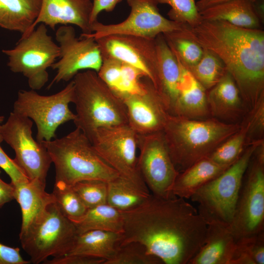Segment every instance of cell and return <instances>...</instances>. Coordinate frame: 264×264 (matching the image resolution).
I'll use <instances>...</instances> for the list:
<instances>
[{
    "instance_id": "cell-46",
    "label": "cell",
    "mask_w": 264,
    "mask_h": 264,
    "mask_svg": "<svg viewBox=\"0 0 264 264\" xmlns=\"http://www.w3.org/2000/svg\"><path fill=\"white\" fill-rule=\"evenodd\" d=\"M4 116H0V124H1L4 120Z\"/></svg>"
},
{
    "instance_id": "cell-19",
    "label": "cell",
    "mask_w": 264,
    "mask_h": 264,
    "mask_svg": "<svg viewBox=\"0 0 264 264\" xmlns=\"http://www.w3.org/2000/svg\"><path fill=\"white\" fill-rule=\"evenodd\" d=\"M210 116L228 123H239L249 111L232 76L227 72L222 79L207 91Z\"/></svg>"
},
{
    "instance_id": "cell-4",
    "label": "cell",
    "mask_w": 264,
    "mask_h": 264,
    "mask_svg": "<svg viewBox=\"0 0 264 264\" xmlns=\"http://www.w3.org/2000/svg\"><path fill=\"white\" fill-rule=\"evenodd\" d=\"M73 121L89 139L99 128L128 124L122 99L99 77L97 72L86 70L73 78Z\"/></svg>"
},
{
    "instance_id": "cell-3",
    "label": "cell",
    "mask_w": 264,
    "mask_h": 264,
    "mask_svg": "<svg viewBox=\"0 0 264 264\" xmlns=\"http://www.w3.org/2000/svg\"><path fill=\"white\" fill-rule=\"evenodd\" d=\"M240 127L213 117L192 119L170 114L162 132L172 160L181 173L209 157Z\"/></svg>"
},
{
    "instance_id": "cell-26",
    "label": "cell",
    "mask_w": 264,
    "mask_h": 264,
    "mask_svg": "<svg viewBox=\"0 0 264 264\" xmlns=\"http://www.w3.org/2000/svg\"><path fill=\"white\" fill-rule=\"evenodd\" d=\"M41 0H0V27L18 32H31L40 10Z\"/></svg>"
},
{
    "instance_id": "cell-37",
    "label": "cell",
    "mask_w": 264,
    "mask_h": 264,
    "mask_svg": "<svg viewBox=\"0 0 264 264\" xmlns=\"http://www.w3.org/2000/svg\"><path fill=\"white\" fill-rule=\"evenodd\" d=\"M88 208L107 203L108 182L97 179L79 181L72 186Z\"/></svg>"
},
{
    "instance_id": "cell-17",
    "label": "cell",
    "mask_w": 264,
    "mask_h": 264,
    "mask_svg": "<svg viewBox=\"0 0 264 264\" xmlns=\"http://www.w3.org/2000/svg\"><path fill=\"white\" fill-rule=\"evenodd\" d=\"M143 81L142 93L120 97L125 106L128 125L141 135L162 131L170 114L151 81L147 77Z\"/></svg>"
},
{
    "instance_id": "cell-18",
    "label": "cell",
    "mask_w": 264,
    "mask_h": 264,
    "mask_svg": "<svg viewBox=\"0 0 264 264\" xmlns=\"http://www.w3.org/2000/svg\"><path fill=\"white\" fill-rule=\"evenodd\" d=\"M92 6V0H41L31 31L37 25L43 23L52 30L59 24L75 25L82 30L81 34H90Z\"/></svg>"
},
{
    "instance_id": "cell-34",
    "label": "cell",
    "mask_w": 264,
    "mask_h": 264,
    "mask_svg": "<svg viewBox=\"0 0 264 264\" xmlns=\"http://www.w3.org/2000/svg\"><path fill=\"white\" fill-rule=\"evenodd\" d=\"M230 264H264V232L237 240Z\"/></svg>"
},
{
    "instance_id": "cell-16",
    "label": "cell",
    "mask_w": 264,
    "mask_h": 264,
    "mask_svg": "<svg viewBox=\"0 0 264 264\" xmlns=\"http://www.w3.org/2000/svg\"><path fill=\"white\" fill-rule=\"evenodd\" d=\"M95 40L103 58L116 59L138 68L155 87L158 60L154 39L115 34Z\"/></svg>"
},
{
    "instance_id": "cell-10",
    "label": "cell",
    "mask_w": 264,
    "mask_h": 264,
    "mask_svg": "<svg viewBox=\"0 0 264 264\" xmlns=\"http://www.w3.org/2000/svg\"><path fill=\"white\" fill-rule=\"evenodd\" d=\"M73 80L62 90L50 95H42L35 90H20L13 111L33 120L37 127L36 140L41 143L56 138V131L61 125L76 117L69 109L73 103Z\"/></svg>"
},
{
    "instance_id": "cell-28",
    "label": "cell",
    "mask_w": 264,
    "mask_h": 264,
    "mask_svg": "<svg viewBox=\"0 0 264 264\" xmlns=\"http://www.w3.org/2000/svg\"><path fill=\"white\" fill-rule=\"evenodd\" d=\"M71 221L77 234L92 230L123 232L121 212L108 203L88 208L82 216Z\"/></svg>"
},
{
    "instance_id": "cell-27",
    "label": "cell",
    "mask_w": 264,
    "mask_h": 264,
    "mask_svg": "<svg viewBox=\"0 0 264 264\" xmlns=\"http://www.w3.org/2000/svg\"><path fill=\"white\" fill-rule=\"evenodd\" d=\"M229 167L219 165L208 157L201 159L179 173L172 193L177 197L190 198L197 190L222 173Z\"/></svg>"
},
{
    "instance_id": "cell-14",
    "label": "cell",
    "mask_w": 264,
    "mask_h": 264,
    "mask_svg": "<svg viewBox=\"0 0 264 264\" xmlns=\"http://www.w3.org/2000/svg\"><path fill=\"white\" fill-rule=\"evenodd\" d=\"M137 168L152 194L162 198L175 197L172 193L179 174L171 158L162 131L137 134Z\"/></svg>"
},
{
    "instance_id": "cell-35",
    "label": "cell",
    "mask_w": 264,
    "mask_h": 264,
    "mask_svg": "<svg viewBox=\"0 0 264 264\" xmlns=\"http://www.w3.org/2000/svg\"><path fill=\"white\" fill-rule=\"evenodd\" d=\"M158 257L151 254L146 247L137 242L120 244L115 254L104 264H162Z\"/></svg>"
},
{
    "instance_id": "cell-39",
    "label": "cell",
    "mask_w": 264,
    "mask_h": 264,
    "mask_svg": "<svg viewBox=\"0 0 264 264\" xmlns=\"http://www.w3.org/2000/svg\"><path fill=\"white\" fill-rule=\"evenodd\" d=\"M122 62L113 58H103L97 72L99 77L116 93L122 81Z\"/></svg>"
},
{
    "instance_id": "cell-29",
    "label": "cell",
    "mask_w": 264,
    "mask_h": 264,
    "mask_svg": "<svg viewBox=\"0 0 264 264\" xmlns=\"http://www.w3.org/2000/svg\"><path fill=\"white\" fill-rule=\"evenodd\" d=\"M150 195L149 190L120 176L108 182L107 203L121 212L139 206Z\"/></svg>"
},
{
    "instance_id": "cell-2",
    "label": "cell",
    "mask_w": 264,
    "mask_h": 264,
    "mask_svg": "<svg viewBox=\"0 0 264 264\" xmlns=\"http://www.w3.org/2000/svg\"><path fill=\"white\" fill-rule=\"evenodd\" d=\"M191 31L203 48L221 61L247 109L251 110L264 95V31L202 20Z\"/></svg>"
},
{
    "instance_id": "cell-13",
    "label": "cell",
    "mask_w": 264,
    "mask_h": 264,
    "mask_svg": "<svg viewBox=\"0 0 264 264\" xmlns=\"http://www.w3.org/2000/svg\"><path fill=\"white\" fill-rule=\"evenodd\" d=\"M131 11L123 21L104 24L97 21L91 25V33L81 34L98 39L110 35H126L154 39L161 34L183 29L188 26L161 15L155 0H127Z\"/></svg>"
},
{
    "instance_id": "cell-20",
    "label": "cell",
    "mask_w": 264,
    "mask_h": 264,
    "mask_svg": "<svg viewBox=\"0 0 264 264\" xmlns=\"http://www.w3.org/2000/svg\"><path fill=\"white\" fill-rule=\"evenodd\" d=\"M206 222L205 242L189 264H230L236 241L230 225L215 220Z\"/></svg>"
},
{
    "instance_id": "cell-22",
    "label": "cell",
    "mask_w": 264,
    "mask_h": 264,
    "mask_svg": "<svg viewBox=\"0 0 264 264\" xmlns=\"http://www.w3.org/2000/svg\"><path fill=\"white\" fill-rule=\"evenodd\" d=\"M154 40L158 60L155 88L169 112L172 114L178 93L179 65L162 34L158 35Z\"/></svg>"
},
{
    "instance_id": "cell-24",
    "label": "cell",
    "mask_w": 264,
    "mask_h": 264,
    "mask_svg": "<svg viewBox=\"0 0 264 264\" xmlns=\"http://www.w3.org/2000/svg\"><path fill=\"white\" fill-rule=\"evenodd\" d=\"M13 186L14 199L21 209L20 232H22L49 204L55 202V199L52 193L46 192V184L37 179L28 180Z\"/></svg>"
},
{
    "instance_id": "cell-47",
    "label": "cell",
    "mask_w": 264,
    "mask_h": 264,
    "mask_svg": "<svg viewBox=\"0 0 264 264\" xmlns=\"http://www.w3.org/2000/svg\"><path fill=\"white\" fill-rule=\"evenodd\" d=\"M252 1H264V0H252Z\"/></svg>"
},
{
    "instance_id": "cell-40",
    "label": "cell",
    "mask_w": 264,
    "mask_h": 264,
    "mask_svg": "<svg viewBox=\"0 0 264 264\" xmlns=\"http://www.w3.org/2000/svg\"><path fill=\"white\" fill-rule=\"evenodd\" d=\"M0 124V144L3 141L1 133ZM0 167L8 175L11 183L16 185L28 181L29 179L22 171L16 164L14 159L10 158L2 150L0 145Z\"/></svg>"
},
{
    "instance_id": "cell-36",
    "label": "cell",
    "mask_w": 264,
    "mask_h": 264,
    "mask_svg": "<svg viewBox=\"0 0 264 264\" xmlns=\"http://www.w3.org/2000/svg\"><path fill=\"white\" fill-rule=\"evenodd\" d=\"M158 4H167L171 9L168 13L169 19L185 24L191 28L202 21L195 0H155Z\"/></svg>"
},
{
    "instance_id": "cell-38",
    "label": "cell",
    "mask_w": 264,
    "mask_h": 264,
    "mask_svg": "<svg viewBox=\"0 0 264 264\" xmlns=\"http://www.w3.org/2000/svg\"><path fill=\"white\" fill-rule=\"evenodd\" d=\"M246 115L249 123L246 140L247 146L255 142L264 140V95L260 98Z\"/></svg>"
},
{
    "instance_id": "cell-25",
    "label": "cell",
    "mask_w": 264,
    "mask_h": 264,
    "mask_svg": "<svg viewBox=\"0 0 264 264\" xmlns=\"http://www.w3.org/2000/svg\"><path fill=\"white\" fill-rule=\"evenodd\" d=\"M202 20L223 21L247 28L261 29L263 21L252 0H231L199 12Z\"/></svg>"
},
{
    "instance_id": "cell-15",
    "label": "cell",
    "mask_w": 264,
    "mask_h": 264,
    "mask_svg": "<svg viewBox=\"0 0 264 264\" xmlns=\"http://www.w3.org/2000/svg\"><path fill=\"white\" fill-rule=\"evenodd\" d=\"M81 37L76 36L75 29L70 25H61L57 29L55 39L59 44V60L51 67L56 70V74L48 89L54 84L69 81L81 70H99L103 58L98 44L93 37Z\"/></svg>"
},
{
    "instance_id": "cell-45",
    "label": "cell",
    "mask_w": 264,
    "mask_h": 264,
    "mask_svg": "<svg viewBox=\"0 0 264 264\" xmlns=\"http://www.w3.org/2000/svg\"><path fill=\"white\" fill-rule=\"evenodd\" d=\"M231 0H198L196 2L197 9L200 12L206 9Z\"/></svg>"
},
{
    "instance_id": "cell-41",
    "label": "cell",
    "mask_w": 264,
    "mask_h": 264,
    "mask_svg": "<svg viewBox=\"0 0 264 264\" xmlns=\"http://www.w3.org/2000/svg\"><path fill=\"white\" fill-rule=\"evenodd\" d=\"M105 260L99 258L80 255H63L54 257L51 260H46L45 264H104Z\"/></svg>"
},
{
    "instance_id": "cell-1",
    "label": "cell",
    "mask_w": 264,
    "mask_h": 264,
    "mask_svg": "<svg viewBox=\"0 0 264 264\" xmlns=\"http://www.w3.org/2000/svg\"><path fill=\"white\" fill-rule=\"evenodd\" d=\"M121 213L120 244L140 242L163 264H189L205 242L207 223L184 198L151 194L142 204Z\"/></svg>"
},
{
    "instance_id": "cell-30",
    "label": "cell",
    "mask_w": 264,
    "mask_h": 264,
    "mask_svg": "<svg viewBox=\"0 0 264 264\" xmlns=\"http://www.w3.org/2000/svg\"><path fill=\"white\" fill-rule=\"evenodd\" d=\"M163 35L171 49L185 66L195 65L201 59L203 48L193 37L190 27Z\"/></svg>"
},
{
    "instance_id": "cell-6",
    "label": "cell",
    "mask_w": 264,
    "mask_h": 264,
    "mask_svg": "<svg viewBox=\"0 0 264 264\" xmlns=\"http://www.w3.org/2000/svg\"><path fill=\"white\" fill-rule=\"evenodd\" d=\"M264 140L247 146L240 157L219 176L191 197L198 204V212L206 221L215 220L230 225L244 174L250 159Z\"/></svg>"
},
{
    "instance_id": "cell-8",
    "label": "cell",
    "mask_w": 264,
    "mask_h": 264,
    "mask_svg": "<svg viewBox=\"0 0 264 264\" xmlns=\"http://www.w3.org/2000/svg\"><path fill=\"white\" fill-rule=\"evenodd\" d=\"M230 228L236 241L264 232V142L244 174Z\"/></svg>"
},
{
    "instance_id": "cell-5",
    "label": "cell",
    "mask_w": 264,
    "mask_h": 264,
    "mask_svg": "<svg viewBox=\"0 0 264 264\" xmlns=\"http://www.w3.org/2000/svg\"><path fill=\"white\" fill-rule=\"evenodd\" d=\"M42 143L55 168V182L69 186L83 180L109 182L120 175L98 154L86 135L76 129L67 135Z\"/></svg>"
},
{
    "instance_id": "cell-23",
    "label": "cell",
    "mask_w": 264,
    "mask_h": 264,
    "mask_svg": "<svg viewBox=\"0 0 264 264\" xmlns=\"http://www.w3.org/2000/svg\"><path fill=\"white\" fill-rule=\"evenodd\" d=\"M123 237V233L89 230L75 236L65 255L88 256L103 259L106 261L115 254Z\"/></svg>"
},
{
    "instance_id": "cell-12",
    "label": "cell",
    "mask_w": 264,
    "mask_h": 264,
    "mask_svg": "<svg viewBox=\"0 0 264 264\" xmlns=\"http://www.w3.org/2000/svg\"><path fill=\"white\" fill-rule=\"evenodd\" d=\"M32 126L31 119L12 111L6 122L0 125V131L3 141L15 153V162L28 179L46 184L52 162L44 145L33 138Z\"/></svg>"
},
{
    "instance_id": "cell-11",
    "label": "cell",
    "mask_w": 264,
    "mask_h": 264,
    "mask_svg": "<svg viewBox=\"0 0 264 264\" xmlns=\"http://www.w3.org/2000/svg\"><path fill=\"white\" fill-rule=\"evenodd\" d=\"M89 140L100 157L120 176L149 190L137 168V134L128 124L99 128Z\"/></svg>"
},
{
    "instance_id": "cell-7",
    "label": "cell",
    "mask_w": 264,
    "mask_h": 264,
    "mask_svg": "<svg viewBox=\"0 0 264 264\" xmlns=\"http://www.w3.org/2000/svg\"><path fill=\"white\" fill-rule=\"evenodd\" d=\"M76 235L72 222L53 202L25 230L20 232L19 238L30 262L38 264L50 256L65 255Z\"/></svg>"
},
{
    "instance_id": "cell-31",
    "label": "cell",
    "mask_w": 264,
    "mask_h": 264,
    "mask_svg": "<svg viewBox=\"0 0 264 264\" xmlns=\"http://www.w3.org/2000/svg\"><path fill=\"white\" fill-rule=\"evenodd\" d=\"M238 131L220 145L208 157L219 165L229 167L242 155L247 147L249 124L245 115Z\"/></svg>"
},
{
    "instance_id": "cell-9",
    "label": "cell",
    "mask_w": 264,
    "mask_h": 264,
    "mask_svg": "<svg viewBox=\"0 0 264 264\" xmlns=\"http://www.w3.org/2000/svg\"><path fill=\"white\" fill-rule=\"evenodd\" d=\"M8 57L7 66L14 73L22 74L31 89L40 90L48 81L47 69L59 58L60 50L47 33L46 26L40 23L36 29L22 36L16 45L2 50Z\"/></svg>"
},
{
    "instance_id": "cell-43",
    "label": "cell",
    "mask_w": 264,
    "mask_h": 264,
    "mask_svg": "<svg viewBox=\"0 0 264 264\" xmlns=\"http://www.w3.org/2000/svg\"><path fill=\"white\" fill-rule=\"evenodd\" d=\"M122 0H92V10L90 17V23L92 24L98 21L99 14L102 11H112L117 4Z\"/></svg>"
},
{
    "instance_id": "cell-21",
    "label": "cell",
    "mask_w": 264,
    "mask_h": 264,
    "mask_svg": "<svg viewBox=\"0 0 264 264\" xmlns=\"http://www.w3.org/2000/svg\"><path fill=\"white\" fill-rule=\"evenodd\" d=\"M174 54L179 65L180 73L178 96L172 114L192 119L207 118L210 115L207 91Z\"/></svg>"
},
{
    "instance_id": "cell-42",
    "label": "cell",
    "mask_w": 264,
    "mask_h": 264,
    "mask_svg": "<svg viewBox=\"0 0 264 264\" xmlns=\"http://www.w3.org/2000/svg\"><path fill=\"white\" fill-rule=\"evenodd\" d=\"M30 261L23 259L18 247H12L0 242V264H28Z\"/></svg>"
},
{
    "instance_id": "cell-44",
    "label": "cell",
    "mask_w": 264,
    "mask_h": 264,
    "mask_svg": "<svg viewBox=\"0 0 264 264\" xmlns=\"http://www.w3.org/2000/svg\"><path fill=\"white\" fill-rule=\"evenodd\" d=\"M13 199H14V186L5 182L0 177V208Z\"/></svg>"
},
{
    "instance_id": "cell-33",
    "label": "cell",
    "mask_w": 264,
    "mask_h": 264,
    "mask_svg": "<svg viewBox=\"0 0 264 264\" xmlns=\"http://www.w3.org/2000/svg\"><path fill=\"white\" fill-rule=\"evenodd\" d=\"M52 193L61 213L71 221L82 216L88 209L71 186L55 182Z\"/></svg>"
},
{
    "instance_id": "cell-32",
    "label": "cell",
    "mask_w": 264,
    "mask_h": 264,
    "mask_svg": "<svg viewBox=\"0 0 264 264\" xmlns=\"http://www.w3.org/2000/svg\"><path fill=\"white\" fill-rule=\"evenodd\" d=\"M185 66L207 91L214 87L227 72L221 61L204 48L203 55L196 64Z\"/></svg>"
}]
</instances>
